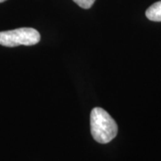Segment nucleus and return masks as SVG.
I'll list each match as a JSON object with an SVG mask.
<instances>
[{
	"label": "nucleus",
	"instance_id": "3",
	"mask_svg": "<svg viewBox=\"0 0 161 161\" xmlns=\"http://www.w3.org/2000/svg\"><path fill=\"white\" fill-rule=\"evenodd\" d=\"M146 17L153 22H161V1L156 2L146 10Z\"/></svg>",
	"mask_w": 161,
	"mask_h": 161
},
{
	"label": "nucleus",
	"instance_id": "5",
	"mask_svg": "<svg viewBox=\"0 0 161 161\" xmlns=\"http://www.w3.org/2000/svg\"><path fill=\"white\" fill-rule=\"evenodd\" d=\"M6 0H0V3H3V2H5Z\"/></svg>",
	"mask_w": 161,
	"mask_h": 161
},
{
	"label": "nucleus",
	"instance_id": "1",
	"mask_svg": "<svg viewBox=\"0 0 161 161\" xmlns=\"http://www.w3.org/2000/svg\"><path fill=\"white\" fill-rule=\"evenodd\" d=\"M118 127L111 115L101 108H94L91 112V132L98 143L110 142L117 134Z\"/></svg>",
	"mask_w": 161,
	"mask_h": 161
},
{
	"label": "nucleus",
	"instance_id": "4",
	"mask_svg": "<svg viewBox=\"0 0 161 161\" xmlns=\"http://www.w3.org/2000/svg\"><path fill=\"white\" fill-rule=\"evenodd\" d=\"M74 2L83 9H89L94 4L95 0H74Z\"/></svg>",
	"mask_w": 161,
	"mask_h": 161
},
{
	"label": "nucleus",
	"instance_id": "2",
	"mask_svg": "<svg viewBox=\"0 0 161 161\" xmlns=\"http://www.w3.org/2000/svg\"><path fill=\"white\" fill-rule=\"evenodd\" d=\"M40 34L33 28H19V29L0 31V45L4 47L32 46L39 43Z\"/></svg>",
	"mask_w": 161,
	"mask_h": 161
}]
</instances>
